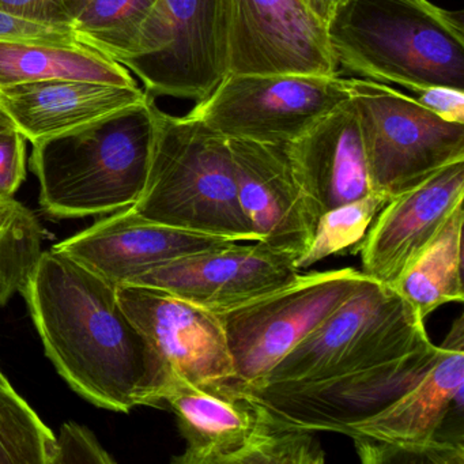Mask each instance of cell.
<instances>
[{"label":"cell","mask_w":464,"mask_h":464,"mask_svg":"<svg viewBox=\"0 0 464 464\" xmlns=\"http://www.w3.org/2000/svg\"><path fill=\"white\" fill-rule=\"evenodd\" d=\"M20 292L45 354L75 392L116 412L164 404L173 373L124 311L118 286L51 248Z\"/></svg>","instance_id":"cell-1"},{"label":"cell","mask_w":464,"mask_h":464,"mask_svg":"<svg viewBox=\"0 0 464 464\" xmlns=\"http://www.w3.org/2000/svg\"><path fill=\"white\" fill-rule=\"evenodd\" d=\"M339 67L409 91L464 92V24L429 0H341L325 23Z\"/></svg>","instance_id":"cell-2"},{"label":"cell","mask_w":464,"mask_h":464,"mask_svg":"<svg viewBox=\"0 0 464 464\" xmlns=\"http://www.w3.org/2000/svg\"><path fill=\"white\" fill-rule=\"evenodd\" d=\"M159 107L153 97L63 134L37 140L31 157L40 205L55 218L131 208L148 181Z\"/></svg>","instance_id":"cell-3"},{"label":"cell","mask_w":464,"mask_h":464,"mask_svg":"<svg viewBox=\"0 0 464 464\" xmlns=\"http://www.w3.org/2000/svg\"><path fill=\"white\" fill-rule=\"evenodd\" d=\"M130 208L167 227L256 241L238 202L227 138L191 115L157 112L148 181Z\"/></svg>","instance_id":"cell-4"},{"label":"cell","mask_w":464,"mask_h":464,"mask_svg":"<svg viewBox=\"0 0 464 464\" xmlns=\"http://www.w3.org/2000/svg\"><path fill=\"white\" fill-rule=\"evenodd\" d=\"M164 403L178 420L186 450L175 464H320L314 431L286 422L235 379L194 385L173 376Z\"/></svg>","instance_id":"cell-5"},{"label":"cell","mask_w":464,"mask_h":464,"mask_svg":"<svg viewBox=\"0 0 464 464\" xmlns=\"http://www.w3.org/2000/svg\"><path fill=\"white\" fill-rule=\"evenodd\" d=\"M423 322L392 287L366 276L260 385L314 384L401 357L430 341Z\"/></svg>","instance_id":"cell-6"},{"label":"cell","mask_w":464,"mask_h":464,"mask_svg":"<svg viewBox=\"0 0 464 464\" xmlns=\"http://www.w3.org/2000/svg\"><path fill=\"white\" fill-rule=\"evenodd\" d=\"M230 0H157L123 66L150 97L202 102L229 74Z\"/></svg>","instance_id":"cell-7"},{"label":"cell","mask_w":464,"mask_h":464,"mask_svg":"<svg viewBox=\"0 0 464 464\" xmlns=\"http://www.w3.org/2000/svg\"><path fill=\"white\" fill-rule=\"evenodd\" d=\"M360 119L372 186L395 197L464 160V124L450 123L385 83L347 80Z\"/></svg>","instance_id":"cell-8"},{"label":"cell","mask_w":464,"mask_h":464,"mask_svg":"<svg viewBox=\"0 0 464 464\" xmlns=\"http://www.w3.org/2000/svg\"><path fill=\"white\" fill-rule=\"evenodd\" d=\"M362 271L300 274L292 284L216 314L224 330L236 382L262 384L268 372L333 314L365 281Z\"/></svg>","instance_id":"cell-9"},{"label":"cell","mask_w":464,"mask_h":464,"mask_svg":"<svg viewBox=\"0 0 464 464\" xmlns=\"http://www.w3.org/2000/svg\"><path fill=\"white\" fill-rule=\"evenodd\" d=\"M347 99L341 75L227 74L188 115L227 140L287 145Z\"/></svg>","instance_id":"cell-10"},{"label":"cell","mask_w":464,"mask_h":464,"mask_svg":"<svg viewBox=\"0 0 464 464\" xmlns=\"http://www.w3.org/2000/svg\"><path fill=\"white\" fill-rule=\"evenodd\" d=\"M437 355L439 346L429 341L401 357L327 382L244 387L286 422L309 431L344 434L414 387Z\"/></svg>","instance_id":"cell-11"},{"label":"cell","mask_w":464,"mask_h":464,"mask_svg":"<svg viewBox=\"0 0 464 464\" xmlns=\"http://www.w3.org/2000/svg\"><path fill=\"white\" fill-rule=\"evenodd\" d=\"M229 74L339 75L324 21L301 0H230Z\"/></svg>","instance_id":"cell-12"},{"label":"cell","mask_w":464,"mask_h":464,"mask_svg":"<svg viewBox=\"0 0 464 464\" xmlns=\"http://www.w3.org/2000/svg\"><path fill=\"white\" fill-rule=\"evenodd\" d=\"M295 262L260 241H233L154 266L131 284L159 287L221 314L292 284L301 274Z\"/></svg>","instance_id":"cell-13"},{"label":"cell","mask_w":464,"mask_h":464,"mask_svg":"<svg viewBox=\"0 0 464 464\" xmlns=\"http://www.w3.org/2000/svg\"><path fill=\"white\" fill-rule=\"evenodd\" d=\"M227 143L238 202L256 241L297 260L314 238L320 211L297 178L285 145L246 140Z\"/></svg>","instance_id":"cell-14"},{"label":"cell","mask_w":464,"mask_h":464,"mask_svg":"<svg viewBox=\"0 0 464 464\" xmlns=\"http://www.w3.org/2000/svg\"><path fill=\"white\" fill-rule=\"evenodd\" d=\"M118 295L173 376L194 385L235 379L224 330L214 312L146 285H121Z\"/></svg>","instance_id":"cell-15"},{"label":"cell","mask_w":464,"mask_h":464,"mask_svg":"<svg viewBox=\"0 0 464 464\" xmlns=\"http://www.w3.org/2000/svg\"><path fill=\"white\" fill-rule=\"evenodd\" d=\"M463 388L464 323L459 316L422 379L379 414L349 426L344 434L395 445L441 441L464 447Z\"/></svg>","instance_id":"cell-16"},{"label":"cell","mask_w":464,"mask_h":464,"mask_svg":"<svg viewBox=\"0 0 464 464\" xmlns=\"http://www.w3.org/2000/svg\"><path fill=\"white\" fill-rule=\"evenodd\" d=\"M461 202L464 160L440 168L406 191L391 197L361 249L363 276L392 286Z\"/></svg>","instance_id":"cell-17"},{"label":"cell","mask_w":464,"mask_h":464,"mask_svg":"<svg viewBox=\"0 0 464 464\" xmlns=\"http://www.w3.org/2000/svg\"><path fill=\"white\" fill-rule=\"evenodd\" d=\"M232 238L188 232L116 211L53 248L69 255L115 286L131 284L149 268L233 243Z\"/></svg>","instance_id":"cell-18"},{"label":"cell","mask_w":464,"mask_h":464,"mask_svg":"<svg viewBox=\"0 0 464 464\" xmlns=\"http://www.w3.org/2000/svg\"><path fill=\"white\" fill-rule=\"evenodd\" d=\"M285 149L320 216L374 192L360 119L352 99L339 104Z\"/></svg>","instance_id":"cell-19"},{"label":"cell","mask_w":464,"mask_h":464,"mask_svg":"<svg viewBox=\"0 0 464 464\" xmlns=\"http://www.w3.org/2000/svg\"><path fill=\"white\" fill-rule=\"evenodd\" d=\"M148 96L138 86L53 80L0 89V108L24 138L34 143L112 115Z\"/></svg>","instance_id":"cell-20"},{"label":"cell","mask_w":464,"mask_h":464,"mask_svg":"<svg viewBox=\"0 0 464 464\" xmlns=\"http://www.w3.org/2000/svg\"><path fill=\"white\" fill-rule=\"evenodd\" d=\"M53 80L138 86L129 70L85 45L0 42V89Z\"/></svg>","instance_id":"cell-21"},{"label":"cell","mask_w":464,"mask_h":464,"mask_svg":"<svg viewBox=\"0 0 464 464\" xmlns=\"http://www.w3.org/2000/svg\"><path fill=\"white\" fill-rule=\"evenodd\" d=\"M463 225L461 202L391 286L422 320L445 304L463 303Z\"/></svg>","instance_id":"cell-22"},{"label":"cell","mask_w":464,"mask_h":464,"mask_svg":"<svg viewBox=\"0 0 464 464\" xmlns=\"http://www.w3.org/2000/svg\"><path fill=\"white\" fill-rule=\"evenodd\" d=\"M157 0H91L72 24L80 44L123 66Z\"/></svg>","instance_id":"cell-23"},{"label":"cell","mask_w":464,"mask_h":464,"mask_svg":"<svg viewBox=\"0 0 464 464\" xmlns=\"http://www.w3.org/2000/svg\"><path fill=\"white\" fill-rule=\"evenodd\" d=\"M388 200L390 197L374 191L323 213L308 249L295 260V268L312 267L333 255L360 254L369 229Z\"/></svg>","instance_id":"cell-24"},{"label":"cell","mask_w":464,"mask_h":464,"mask_svg":"<svg viewBox=\"0 0 464 464\" xmlns=\"http://www.w3.org/2000/svg\"><path fill=\"white\" fill-rule=\"evenodd\" d=\"M56 436L23 396L0 379V464H53Z\"/></svg>","instance_id":"cell-25"},{"label":"cell","mask_w":464,"mask_h":464,"mask_svg":"<svg viewBox=\"0 0 464 464\" xmlns=\"http://www.w3.org/2000/svg\"><path fill=\"white\" fill-rule=\"evenodd\" d=\"M361 460L366 464L434 463L463 464L464 447L433 442L429 445H395L365 437H353Z\"/></svg>","instance_id":"cell-26"},{"label":"cell","mask_w":464,"mask_h":464,"mask_svg":"<svg viewBox=\"0 0 464 464\" xmlns=\"http://www.w3.org/2000/svg\"><path fill=\"white\" fill-rule=\"evenodd\" d=\"M42 227H34L0 249V306L23 287L29 271L42 254ZM0 379H5L2 371Z\"/></svg>","instance_id":"cell-27"},{"label":"cell","mask_w":464,"mask_h":464,"mask_svg":"<svg viewBox=\"0 0 464 464\" xmlns=\"http://www.w3.org/2000/svg\"><path fill=\"white\" fill-rule=\"evenodd\" d=\"M91 0H0V10L53 26L72 28Z\"/></svg>","instance_id":"cell-28"},{"label":"cell","mask_w":464,"mask_h":464,"mask_svg":"<svg viewBox=\"0 0 464 464\" xmlns=\"http://www.w3.org/2000/svg\"><path fill=\"white\" fill-rule=\"evenodd\" d=\"M62 463H115V459L102 447L89 429L75 422H67L56 437L53 464Z\"/></svg>","instance_id":"cell-29"},{"label":"cell","mask_w":464,"mask_h":464,"mask_svg":"<svg viewBox=\"0 0 464 464\" xmlns=\"http://www.w3.org/2000/svg\"><path fill=\"white\" fill-rule=\"evenodd\" d=\"M0 42L80 44L69 26H53L0 10ZM82 45V44H81Z\"/></svg>","instance_id":"cell-30"},{"label":"cell","mask_w":464,"mask_h":464,"mask_svg":"<svg viewBox=\"0 0 464 464\" xmlns=\"http://www.w3.org/2000/svg\"><path fill=\"white\" fill-rule=\"evenodd\" d=\"M25 178V138L15 127L0 130V198H14Z\"/></svg>","instance_id":"cell-31"},{"label":"cell","mask_w":464,"mask_h":464,"mask_svg":"<svg viewBox=\"0 0 464 464\" xmlns=\"http://www.w3.org/2000/svg\"><path fill=\"white\" fill-rule=\"evenodd\" d=\"M412 93L414 99L434 115L450 123L464 124V92L447 86H429Z\"/></svg>","instance_id":"cell-32"},{"label":"cell","mask_w":464,"mask_h":464,"mask_svg":"<svg viewBox=\"0 0 464 464\" xmlns=\"http://www.w3.org/2000/svg\"><path fill=\"white\" fill-rule=\"evenodd\" d=\"M40 227L34 214L14 198H0V249L34 227Z\"/></svg>","instance_id":"cell-33"},{"label":"cell","mask_w":464,"mask_h":464,"mask_svg":"<svg viewBox=\"0 0 464 464\" xmlns=\"http://www.w3.org/2000/svg\"><path fill=\"white\" fill-rule=\"evenodd\" d=\"M9 127H15L13 123L12 119L6 115L2 108H0V130L9 129Z\"/></svg>","instance_id":"cell-34"},{"label":"cell","mask_w":464,"mask_h":464,"mask_svg":"<svg viewBox=\"0 0 464 464\" xmlns=\"http://www.w3.org/2000/svg\"><path fill=\"white\" fill-rule=\"evenodd\" d=\"M339 2H341V0H324L325 6H327V9H328V12H330V14H331V12H333L334 7H335L336 5L339 4ZM328 18H330V17H328Z\"/></svg>","instance_id":"cell-35"}]
</instances>
